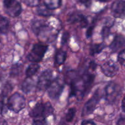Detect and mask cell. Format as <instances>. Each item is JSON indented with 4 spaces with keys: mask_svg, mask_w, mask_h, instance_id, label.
<instances>
[{
    "mask_svg": "<svg viewBox=\"0 0 125 125\" xmlns=\"http://www.w3.org/2000/svg\"><path fill=\"white\" fill-rule=\"evenodd\" d=\"M95 76L89 72H87L78 76H75L71 82V96H75L78 101L83 100L91 89Z\"/></svg>",
    "mask_w": 125,
    "mask_h": 125,
    "instance_id": "1",
    "label": "cell"
},
{
    "mask_svg": "<svg viewBox=\"0 0 125 125\" xmlns=\"http://www.w3.org/2000/svg\"><path fill=\"white\" fill-rule=\"evenodd\" d=\"M25 98L18 93H15L7 100V106L10 111L18 113L25 107Z\"/></svg>",
    "mask_w": 125,
    "mask_h": 125,
    "instance_id": "2",
    "label": "cell"
},
{
    "mask_svg": "<svg viewBox=\"0 0 125 125\" xmlns=\"http://www.w3.org/2000/svg\"><path fill=\"white\" fill-rule=\"evenodd\" d=\"M47 50L48 45L40 43L34 44L27 58L31 62L38 63L40 62L44 58Z\"/></svg>",
    "mask_w": 125,
    "mask_h": 125,
    "instance_id": "3",
    "label": "cell"
},
{
    "mask_svg": "<svg viewBox=\"0 0 125 125\" xmlns=\"http://www.w3.org/2000/svg\"><path fill=\"white\" fill-rule=\"evenodd\" d=\"M4 9L8 15L11 17H17L22 13V6L17 0H4Z\"/></svg>",
    "mask_w": 125,
    "mask_h": 125,
    "instance_id": "4",
    "label": "cell"
},
{
    "mask_svg": "<svg viewBox=\"0 0 125 125\" xmlns=\"http://www.w3.org/2000/svg\"><path fill=\"white\" fill-rule=\"evenodd\" d=\"M120 87L113 82H110L105 88V100L109 103H113L120 96Z\"/></svg>",
    "mask_w": 125,
    "mask_h": 125,
    "instance_id": "5",
    "label": "cell"
},
{
    "mask_svg": "<svg viewBox=\"0 0 125 125\" xmlns=\"http://www.w3.org/2000/svg\"><path fill=\"white\" fill-rule=\"evenodd\" d=\"M64 82L62 79L60 78H56L53 79L51 84L48 88V95L49 97L51 99H58L63 90Z\"/></svg>",
    "mask_w": 125,
    "mask_h": 125,
    "instance_id": "6",
    "label": "cell"
},
{
    "mask_svg": "<svg viewBox=\"0 0 125 125\" xmlns=\"http://www.w3.org/2000/svg\"><path fill=\"white\" fill-rule=\"evenodd\" d=\"M100 98L101 96L99 94V90H96L93 96L84 105V107L82 111V116L85 117L91 114L96 108V106L100 101Z\"/></svg>",
    "mask_w": 125,
    "mask_h": 125,
    "instance_id": "7",
    "label": "cell"
},
{
    "mask_svg": "<svg viewBox=\"0 0 125 125\" xmlns=\"http://www.w3.org/2000/svg\"><path fill=\"white\" fill-rule=\"evenodd\" d=\"M52 81V72L49 70H47L42 72L40 76L39 77L38 83H37V88L40 91L47 90Z\"/></svg>",
    "mask_w": 125,
    "mask_h": 125,
    "instance_id": "8",
    "label": "cell"
},
{
    "mask_svg": "<svg viewBox=\"0 0 125 125\" xmlns=\"http://www.w3.org/2000/svg\"><path fill=\"white\" fill-rule=\"evenodd\" d=\"M100 69L104 75L109 78H112L117 74L119 67L115 62L108 61L100 66Z\"/></svg>",
    "mask_w": 125,
    "mask_h": 125,
    "instance_id": "9",
    "label": "cell"
},
{
    "mask_svg": "<svg viewBox=\"0 0 125 125\" xmlns=\"http://www.w3.org/2000/svg\"><path fill=\"white\" fill-rule=\"evenodd\" d=\"M67 20L71 24H74L81 28H86L88 24L87 18L80 13H72L69 16Z\"/></svg>",
    "mask_w": 125,
    "mask_h": 125,
    "instance_id": "10",
    "label": "cell"
},
{
    "mask_svg": "<svg viewBox=\"0 0 125 125\" xmlns=\"http://www.w3.org/2000/svg\"><path fill=\"white\" fill-rule=\"evenodd\" d=\"M111 12L115 18H123L125 17V1L117 0L113 2Z\"/></svg>",
    "mask_w": 125,
    "mask_h": 125,
    "instance_id": "11",
    "label": "cell"
},
{
    "mask_svg": "<svg viewBox=\"0 0 125 125\" xmlns=\"http://www.w3.org/2000/svg\"><path fill=\"white\" fill-rule=\"evenodd\" d=\"M32 30L38 37L42 36L43 34L50 31V28L45 21L42 20H36L32 23Z\"/></svg>",
    "mask_w": 125,
    "mask_h": 125,
    "instance_id": "12",
    "label": "cell"
},
{
    "mask_svg": "<svg viewBox=\"0 0 125 125\" xmlns=\"http://www.w3.org/2000/svg\"><path fill=\"white\" fill-rule=\"evenodd\" d=\"M45 103H44L42 102L38 103L33 109L29 112V115L31 117L34 118H40L42 117L44 118V114H45Z\"/></svg>",
    "mask_w": 125,
    "mask_h": 125,
    "instance_id": "13",
    "label": "cell"
},
{
    "mask_svg": "<svg viewBox=\"0 0 125 125\" xmlns=\"http://www.w3.org/2000/svg\"><path fill=\"white\" fill-rule=\"evenodd\" d=\"M125 44V38L121 35H117L110 45V49L113 52H115L122 48Z\"/></svg>",
    "mask_w": 125,
    "mask_h": 125,
    "instance_id": "14",
    "label": "cell"
},
{
    "mask_svg": "<svg viewBox=\"0 0 125 125\" xmlns=\"http://www.w3.org/2000/svg\"><path fill=\"white\" fill-rule=\"evenodd\" d=\"M40 65L38 63H32L26 70L25 74L27 78H32L39 70Z\"/></svg>",
    "mask_w": 125,
    "mask_h": 125,
    "instance_id": "15",
    "label": "cell"
},
{
    "mask_svg": "<svg viewBox=\"0 0 125 125\" xmlns=\"http://www.w3.org/2000/svg\"><path fill=\"white\" fill-rule=\"evenodd\" d=\"M33 87H34V81L32 80L31 78H27L22 84V90L25 94H28L33 90Z\"/></svg>",
    "mask_w": 125,
    "mask_h": 125,
    "instance_id": "16",
    "label": "cell"
},
{
    "mask_svg": "<svg viewBox=\"0 0 125 125\" xmlns=\"http://www.w3.org/2000/svg\"><path fill=\"white\" fill-rule=\"evenodd\" d=\"M44 4L50 10L58 9L61 5V0H44Z\"/></svg>",
    "mask_w": 125,
    "mask_h": 125,
    "instance_id": "17",
    "label": "cell"
},
{
    "mask_svg": "<svg viewBox=\"0 0 125 125\" xmlns=\"http://www.w3.org/2000/svg\"><path fill=\"white\" fill-rule=\"evenodd\" d=\"M9 21L6 17L0 15V32L6 34L9 30Z\"/></svg>",
    "mask_w": 125,
    "mask_h": 125,
    "instance_id": "18",
    "label": "cell"
},
{
    "mask_svg": "<svg viewBox=\"0 0 125 125\" xmlns=\"http://www.w3.org/2000/svg\"><path fill=\"white\" fill-rule=\"evenodd\" d=\"M67 58V53L62 50H59L55 55V62L58 65H62L64 63Z\"/></svg>",
    "mask_w": 125,
    "mask_h": 125,
    "instance_id": "19",
    "label": "cell"
},
{
    "mask_svg": "<svg viewBox=\"0 0 125 125\" xmlns=\"http://www.w3.org/2000/svg\"><path fill=\"white\" fill-rule=\"evenodd\" d=\"M105 45L103 43L98 44H93L91 46L90 49H89V52L90 54L92 56L96 54H99L105 48Z\"/></svg>",
    "mask_w": 125,
    "mask_h": 125,
    "instance_id": "20",
    "label": "cell"
},
{
    "mask_svg": "<svg viewBox=\"0 0 125 125\" xmlns=\"http://www.w3.org/2000/svg\"><path fill=\"white\" fill-rule=\"evenodd\" d=\"M51 10L49 9L45 5L44 6H40L38 9H37L38 14L41 16H49L52 15V13L51 12Z\"/></svg>",
    "mask_w": 125,
    "mask_h": 125,
    "instance_id": "21",
    "label": "cell"
},
{
    "mask_svg": "<svg viewBox=\"0 0 125 125\" xmlns=\"http://www.w3.org/2000/svg\"><path fill=\"white\" fill-rule=\"evenodd\" d=\"M76 113V109L74 107H72V108H70L67 111V114L66 115V121L67 122H72V120L74 119L75 117V115Z\"/></svg>",
    "mask_w": 125,
    "mask_h": 125,
    "instance_id": "22",
    "label": "cell"
},
{
    "mask_svg": "<svg viewBox=\"0 0 125 125\" xmlns=\"http://www.w3.org/2000/svg\"><path fill=\"white\" fill-rule=\"evenodd\" d=\"M22 1L26 6L33 7L39 6L40 0H22Z\"/></svg>",
    "mask_w": 125,
    "mask_h": 125,
    "instance_id": "23",
    "label": "cell"
},
{
    "mask_svg": "<svg viewBox=\"0 0 125 125\" xmlns=\"http://www.w3.org/2000/svg\"><path fill=\"white\" fill-rule=\"evenodd\" d=\"M118 61L121 66L125 67V49L120 51L118 56Z\"/></svg>",
    "mask_w": 125,
    "mask_h": 125,
    "instance_id": "24",
    "label": "cell"
},
{
    "mask_svg": "<svg viewBox=\"0 0 125 125\" xmlns=\"http://www.w3.org/2000/svg\"><path fill=\"white\" fill-rule=\"evenodd\" d=\"M32 125H47L46 118L40 117V118H34Z\"/></svg>",
    "mask_w": 125,
    "mask_h": 125,
    "instance_id": "25",
    "label": "cell"
},
{
    "mask_svg": "<svg viewBox=\"0 0 125 125\" xmlns=\"http://www.w3.org/2000/svg\"><path fill=\"white\" fill-rule=\"evenodd\" d=\"M110 26L106 25L102 28V30L101 31V35L103 39H105L110 34Z\"/></svg>",
    "mask_w": 125,
    "mask_h": 125,
    "instance_id": "26",
    "label": "cell"
},
{
    "mask_svg": "<svg viewBox=\"0 0 125 125\" xmlns=\"http://www.w3.org/2000/svg\"><path fill=\"white\" fill-rule=\"evenodd\" d=\"M94 29V26L91 25L89 28L87 29V32H86V36H87V38H89L92 36L93 32V30Z\"/></svg>",
    "mask_w": 125,
    "mask_h": 125,
    "instance_id": "27",
    "label": "cell"
},
{
    "mask_svg": "<svg viewBox=\"0 0 125 125\" xmlns=\"http://www.w3.org/2000/svg\"><path fill=\"white\" fill-rule=\"evenodd\" d=\"M69 39L68 32H65L62 37V43H66Z\"/></svg>",
    "mask_w": 125,
    "mask_h": 125,
    "instance_id": "28",
    "label": "cell"
},
{
    "mask_svg": "<svg viewBox=\"0 0 125 125\" xmlns=\"http://www.w3.org/2000/svg\"><path fill=\"white\" fill-rule=\"evenodd\" d=\"M79 1L86 7H89L91 4V0H79Z\"/></svg>",
    "mask_w": 125,
    "mask_h": 125,
    "instance_id": "29",
    "label": "cell"
},
{
    "mask_svg": "<svg viewBox=\"0 0 125 125\" xmlns=\"http://www.w3.org/2000/svg\"><path fill=\"white\" fill-rule=\"evenodd\" d=\"M81 125H96L91 120H83L81 123Z\"/></svg>",
    "mask_w": 125,
    "mask_h": 125,
    "instance_id": "30",
    "label": "cell"
},
{
    "mask_svg": "<svg viewBox=\"0 0 125 125\" xmlns=\"http://www.w3.org/2000/svg\"><path fill=\"white\" fill-rule=\"evenodd\" d=\"M121 109L124 112H125V97L123 99L121 102Z\"/></svg>",
    "mask_w": 125,
    "mask_h": 125,
    "instance_id": "31",
    "label": "cell"
},
{
    "mask_svg": "<svg viewBox=\"0 0 125 125\" xmlns=\"http://www.w3.org/2000/svg\"><path fill=\"white\" fill-rule=\"evenodd\" d=\"M99 1H100V2H109L111 0H98Z\"/></svg>",
    "mask_w": 125,
    "mask_h": 125,
    "instance_id": "32",
    "label": "cell"
}]
</instances>
